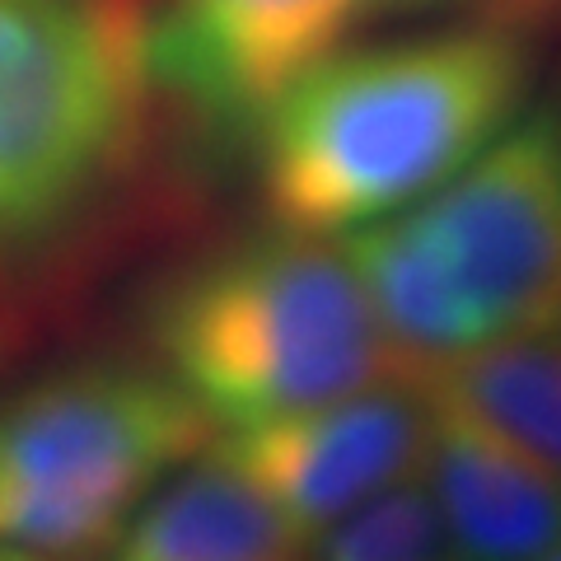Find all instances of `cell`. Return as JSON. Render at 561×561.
Wrapping results in <instances>:
<instances>
[{"instance_id": "6da1fadb", "label": "cell", "mask_w": 561, "mask_h": 561, "mask_svg": "<svg viewBox=\"0 0 561 561\" xmlns=\"http://www.w3.org/2000/svg\"><path fill=\"white\" fill-rule=\"evenodd\" d=\"M529 51L501 28L337 47L257 122L276 225L356 234L426 202L515 122Z\"/></svg>"}, {"instance_id": "7a4b0ae2", "label": "cell", "mask_w": 561, "mask_h": 561, "mask_svg": "<svg viewBox=\"0 0 561 561\" xmlns=\"http://www.w3.org/2000/svg\"><path fill=\"white\" fill-rule=\"evenodd\" d=\"M160 370L216 431L408 379L346 243L280 225L179 272L154 295Z\"/></svg>"}, {"instance_id": "3957f363", "label": "cell", "mask_w": 561, "mask_h": 561, "mask_svg": "<svg viewBox=\"0 0 561 561\" xmlns=\"http://www.w3.org/2000/svg\"><path fill=\"white\" fill-rule=\"evenodd\" d=\"M216 426L160 365H80L0 402V548L103 557L136 505L210 449Z\"/></svg>"}, {"instance_id": "277c9868", "label": "cell", "mask_w": 561, "mask_h": 561, "mask_svg": "<svg viewBox=\"0 0 561 561\" xmlns=\"http://www.w3.org/2000/svg\"><path fill=\"white\" fill-rule=\"evenodd\" d=\"M117 0H0V239H43L113 179L146 103Z\"/></svg>"}, {"instance_id": "5b68a950", "label": "cell", "mask_w": 561, "mask_h": 561, "mask_svg": "<svg viewBox=\"0 0 561 561\" xmlns=\"http://www.w3.org/2000/svg\"><path fill=\"white\" fill-rule=\"evenodd\" d=\"M496 337L561 332V117L511 122L412 206Z\"/></svg>"}, {"instance_id": "8992f818", "label": "cell", "mask_w": 561, "mask_h": 561, "mask_svg": "<svg viewBox=\"0 0 561 561\" xmlns=\"http://www.w3.org/2000/svg\"><path fill=\"white\" fill-rule=\"evenodd\" d=\"M426 445L431 393L412 379H389L210 440V449L234 463L305 542L379 491L416 478Z\"/></svg>"}, {"instance_id": "52a82bcc", "label": "cell", "mask_w": 561, "mask_h": 561, "mask_svg": "<svg viewBox=\"0 0 561 561\" xmlns=\"http://www.w3.org/2000/svg\"><path fill=\"white\" fill-rule=\"evenodd\" d=\"M375 0H169L146 24V76L216 131H257L272 103L342 47Z\"/></svg>"}, {"instance_id": "ba28073f", "label": "cell", "mask_w": 561, "mask_h": 561, "mask_svg": "<svg viewBox=\"0 0 561 561\" xmlns=\"http://www.w3.org/2000/svg\"><path fill=\"white\" fill-rule=\"evenodd\" d=\"M426 389V383H421ZM454 561H538L561 548V478L463 412L431 398L421 463Z\"/></svg>"}, {"instance_id": "9c48e42d", "label": "cell", "mask_w": 561, "mask_h": 561, "mask_svg": "<svg viewBox=\"0 0 561 561\" xmlns=\"http://www.w3.org/2000/svg\"><path fill=\"white\" fill-rule=\"evenodd\" d=\"M300 529L216 449L136 505L103 561H305Z\"/></svg>"}, {"instance_id": "30bf717a", "label": "cell", "mask_w": 561, "mask_h": 561, "mask_svg": "<svg viewBox=\"0 0 561 561\" xmlns=\"http://www.w3.org/2000/svg\"><path fill=\"white\" fill-rule=\"evenodd\" d=\"M342 243L370 295L383 342L393 346L398 370L412 383H426L445 365L491 342L472 295L431 234L412 220V210L342 234Z\"/></svg>"}, {"instance_id": "8fae6325", "label": "cell", "mask_w": 561, "mask_h": 561, "mask_svg": "<svg viewBox=\"0 0 561 561\" xmlns=\"http://www.w3.org/2000/svg\"><path fill=\"white\" fill-rule=\"evenodd\" d=\"M426 393L561 478V332L486 342L431 375Z\"/></svg>"}, {"instance_id": "7c38bea8", "label": "cell", "mask_w": 561, "mask_h": 561, "mask_svg": "<svg viewBox=\"0 0 561 561\" xmlns=\"http://www.w3.org/2000/svg\"><path fill=\"white\" fill-rule=\"evenodd\" d=\"M305 561H454V542L426 478H408L309 542Z\"/></svg>"}, {"instance_id": "4fadbf2b", "label": "cell", "mask_w": 561, "mask_h": 561, "mask_svg": "<svg viewBox=\"0 0 561 561\" xmlns=\"http://www.w3.org/2000/svg\"><path fill=\"white\" fill-rule=\"evenodd\" d=\"M0 561H43V557H24V552H14V548H0Z\"/></svg>"}, {"instance_id": "5bb4252c", "label": "cell", "mask_w": 561, "mask_h": 561, "mask_svg": "<svg viewBox=\"0 0 561 561\" xmlns=\"http://www.w3.org/2000/svg\"><path fill=\"white\" fill-rule=\"evenodd\" d=\"M375 5H435V0H375Z\"/></svg>"}, {"instance_id": "9a60e30c", "label": "cell", "mask_w": 561, "mask_h": 561, "mask_svg": "<svg viewBox=\"0 0 561 561\" xmlns=\"http://www.w3.org/2000/svg\"><path fill=\"white\" fill-rule=\"evenodd\" d=\"M538 561H561V548H557V552H548V557H538Z\"/></svg>"}]
</instances>
